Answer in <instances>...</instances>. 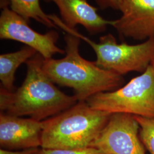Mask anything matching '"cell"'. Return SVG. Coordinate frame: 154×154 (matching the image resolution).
<instances>
[{"label": "cell", "instance_id": "6da1fadb", "mask_svg": "<svg viewBox=\"0 0 154 154\" xmlns=\"http://www.w3.org/2000/svg\"><path fill=\"white\" fill-rule=\"evenodd\" d=\"M44 58L37 53L26 62L27 72L19 88L9 91L1 87V111L11 116H29L43 121L67 110L78 102L57 88L45 74Z\"/></svg>", "mask_w": 154, "mask_h": 154}, {"label": "cell", "instance_id": "7a4b0ae2", "mask_svg": "<svg viewBox=\"0 0 154 154\" xmlns=\"http://www.w3.org/2000/svg\"><path fill=\"white\" fill-rule=\"evenodd\" d=\"M65 56L45 59L42 68L54 83L73 89L78 101H86L97 94L114 91L122 86V75L102 69L95 61L83 58L79 51L81 39L66 33Z\"/></svg>", "mask_w": 154, "mask_h": 154}, {"label": "cell", "instance_id": "3957f363", "mask_svg": "<svg viewBox=\"0 0 154 154\" xmlns=\"http://www.w3.org/2000/svg\"><path fill=\"white\" fill-rule=\"evenodd\" d=\"M111 114L91 108L86 101L44 121L41 148L77 149L91 146Z\"/></svg>", "mask_w": 154, "mask_h": 154}, {"label": "cell", "instance_id": "277c9868", "mask_svg": "<svg viewBox=\"0 0 154 154\" xmlns=\"http://www.w3.org/2000/svg\"><path fill=\"white\" fill-rule=\"evenodd\" d=\"M50 17L57 26L88 44L95 53V64L102 69L122 76L130 72L142 74L154 61V38L139 44H118L113 35L108 34L100 37L97 43L79 33L76 29L67 27L58 17L50 14Z\"/></svg>", "mask_w": 154, "mask_h": 154}, {"label": "cell", "instance_id": "5b68a950", "mask_svg": "<svg viewBox=\"0 0 154 154\" xmlns=\"http://www.w3.org/2000/svg\"><path fill=\"white\" fill-rule=\"evenodd\" d=\"M86 102L94 109L110 114L154 118V61L125 86L94 95Z\"/></svg>", "mask_w": 154, "mask_h": 154}, {"label": "cell", "instance_id": "8992f818", "mask_svg": "<svg viewBox=\"0 0 154 154\" xmlns=\"http://www.w3.org/2000/svg\"><path fill=\"white\" fill-rule=\"evenodd\" d=\"M91 147L106 154H146L138 122L134 116L125 113L111 114Z\"/></svg>", "mask_w": 154, "mask_h": 154}, {"label": "cell", "instance_id": "52a82bcc", "mask_svg": "<svg viewBox=\"0 0 154 154\" xmlns=\"http://www.w3.org/2000/svg\"><path fill=\"white\" fill-rule=\"evenodd\" d=\"M0 16V38L13 40L29 46L42 55L45 59L51 58L58 53L63 54L65 50L57 45L59 34L55 30L41 34L33 30L23 17L2 3ZM2 6V5H1Z\"/></svg>", "mask_w": 154, "mask_h": 154}, {"label": "cell", "instance_id": "ba28073f", "mask_svg": "<svg viewBox=\"0 0 154 154\" xmlns=\"http://www.w3.org/2000/svg\"><path fill=\"white\" fill-rule=\"evenodd\" d=\"M122 16L111 26L121 37L138 41L154 38V0H123Z\"/></svg>", "mask_w": 154, "mask_h": 154}, {"label": "cell", "instance_id": "9c48e42d", "mask_svg": "<svg viewBox=\"0 0 154 154\" xmlns=\"http://www.w3.org/2000/svg\"><path fill=\"white\" fill-rule=\"evenodd\" d=\"M44 126V121L22 118L1 112V149L17 151L41 147Z\"/></svg>", "mask_w": 154, "mask_h": 154}, {"label": "cell", "instance_id": "30bf717a", "mask_svg": "<svg viewBox=\"0 0 154 154\" xmlns=\"http://www.w3.org/2000/svg\"><path fill=\"white\" fill-rule=\"evenodd\" d=\"M53 2L58 7L61 20L67 27L75 29L82 26L92 35L105 32L111 21L104 19L98 13V9L87 0H45Z\"/></svg>", "mask_w": 154, "mask_h": 154}, {"label": "cell", "instance_id": "8fae6325", "mask_svg": "<svg viewBox=\"0 0 154 154\" xmlns=\"http://www.w3.org/2000/svg\"><path fill=\"white\" fill-rule=\"evenodd\" d=\"M29 46H25L16 51L0 55V80L1 87L9 91H14L15 74L17 69L37 54Z\"/></svg>", "mask_w": 154, "mask_h": 154}, {"label": "cell", "instance_id": "7c38bea8", "mask_svg": "<svg viewBox=\"0 0 154 154\" xmlns=\"http://www.w3.org/2000/svg\"><path fill=\"white\" fill-rule=\"evenodd\" d=\"M11 9L23 17L29 23L31 19L49 28L57 26L40 5L39 0H9Z\"/></svg>", "mask_w": 154, "mask_h": 154}, {"label": "cell", "instance_id": "4fadbf2b", "mask_svg": "<svg viewBox=\"0 0 154 154\" xmlns=\"http://www.w3.org/2000/svg\"><path fill=\"white\" fill-rule=\"evenodd\" d=\"M139 126V138L150 154H154V118L134 116Z\"/></svg>", "mask_w": 154, "mask_h": 154}, {"label": "cell", "instance_id": "5bb4252c", "mask_svg": "<svg viewBox=\"0 0 154 154\" xmlns=\"http://www.w3.org/2000/svg\"><path fill=\"white\" fill-rule=\"evenodd\" d=\"M40 154H106L99 149L90 147L77 149H45L41 148Z\"/></svg>", "mask_w": 154, "mask_h": 154}, {"label": "cell", "instance_id": "9a60e30c", "mask_svg": "<svg viewBox=\"0 0 154 154\" xmlns=\"http://www.w3.org/2000/svg\"><path fill=\"white\" fill-rule=\"evenodd\" d=\"M123 0H95L97 4L102 9H112L120 11Z\"/></svg>", "mask_w": 154, "mask_h": 154}, {"label": "cell", "instance_id": "2e32d148", "mask_svg": "<svg viewBox=\"0 0 154 154\" xmlns=\"http://www.w3.org/2000/svg\"><path fill=\"white\" fill-rule=\"evenodd\" d=\"M41 150V149L39 147L17 151H11L1 149L0 154H40Z\"/></svg>", "mask_w": 154, "mask_h": 154}]
</instances>
